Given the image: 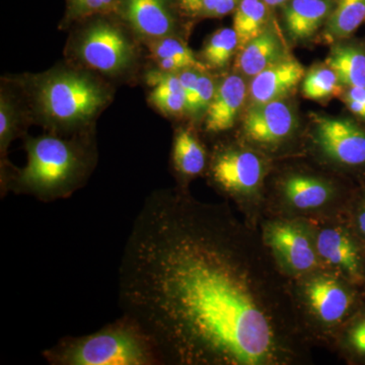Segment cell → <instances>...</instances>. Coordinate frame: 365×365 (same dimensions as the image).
<instances>
[{"label": "cell", "mask_w": 365, "mask_h": 365, "mask_svg": "<svg viewBox=\"0 0 365 365\" xmlns=\"http://www.w3.org/2000/svg\"><path fill=\"white\" fill-rule=\"evenodd\" d=\"M347 218L365 244V190H362L359 195H355L348 210Z\"/></svg>", "instance_id": "f546056e"}, {"label": "cell", "mask_w": 365, "mask_h": 365, "mask_svg": "<svg viewBox=\"0 0 365 365\" xmlns=\"http://www.w3.org/2000/svg\"><path fill=\"white\" fill-rule=\"evenodd\" d=\"M340 97L347 109L362 122H365V88H344Z\"/></svg>", "instance_id": "f1b7e54d"}, {"label": "cell", "mask_w": 365, "mask_h": 365, "mask_svg": "<svg viewBox=\"0 0 365 365\" xmlns=\"http://www.w3.org/2000/svg\"><path fill=\"white\" fill-rule=\"evenodd\" d=\"M105 16H98L79 30L72 49L78 61L88 68L112 76L121 74L133 66L135 47L124 31Z\"/></svg>", "instance_id": "8fae6325"}, {"label": "cell", "mask_w": 365, "mask_h": 365, "mask_svg": "<svg viewBox=\"0 0 365 365\" xmlns=\"http://www.w3.org/2000/svg\"><path fill=\"white\" fill-rule=\"evenodd\" d=\"M335 0H290L281 7L288 36L295 42L311 40L326 25Z\"/></svg>", "instance_id": "e0dca14e"}, {"label": "cell", "mask_w": 365, "mask_h": 365, "mask_svg": "<svg viewBox=\"0 0 365 365\" xmlns=\"http://www.w3.org/2000/svg\"><path fill=\"white\" fill-rule=\"evenodd\" d=\"M150 102L167 116H180L186 112V97L182 88H153Z\"/></svg>", "instance_id": "4316f807"}, {"label": "cell", "mask_w": 365, "mask_h": 365, "mask_svg": "<svg viewBox=\"0 0 365 365\" xmlns=\"http://www.w3.org/2000/svg\"><path fill=\"white\" fill-rule=\"evenodd\" d=\"M241 0H203L198 16L203 18H222L235 13Z\"/></svg>", "instance_id": "4dcf8cb0"}, {"label": "cell", "mask_w": 365, "mask_h": 365, "mask_svg": "<svg viewBox=\"0 0 365 365\" xmlns=\"http://www.w3.org/2000/svg\"><path fill=\"white\" fill-rule=\"evenodd\" d=\"M326 64L336 72L344 88H365V40L348 38L333 43Z\"/></svg>", "instance_id": "d6986e66"}, {"label": "cell", "mask_w": 365, "mask_h": 365, "mask_svg": "<svg viewBox=\"0 0 365 365\" xmlns=\"http://www.w3.org/2000/svg\"><path fill=\"white\" fill-rule=\"evenodd\" d=\"M365 21V0H335V6L326 25L323 38L327 43L351 38Z\"/></svg>", "instance_id": "44dd1931"}, {"label": "cell", "mask_w": 365, "mask_h": 365, "mask_svg": "<svg viewBox=\"0 0 365 365\" xmlns=\"http://www.w3.org/2000/svg\"><path fill=\"white\" fill-rule=\"evenodd\" d=\"M108 101L104 86L83 72L52 71L36 86L37 107L55 128L71 130L85 126Z\"/></svg>", "instance_id": "52a82bcc"}, {"label": "cell", "mask_w": 365, "mask_h": 365, "mask_svg": "<svg viewBox=\"0 0 365 365\" xmlns=\"http://www.w3.org/2000/svg\"><path fill=\"white\" fill-rule=\"evenodd\" d=\"M344 86L341 85L336 72L327 64L316 66L306 72L302 79V91L304 98L324 102L341 96Z\"/></svg>", "instance_id": "603a6c76"}, {"label": "cell", "mask_w": 365, "mask_h": 365, "mask_svg": "<svg viewBox=\"0 0 365 365\" xmlns=\"http://www.w3.org/2000/svg\"><path fill=\"white\" fill-rule=\"evenodd\" d=\"M355 195L342 175L317 163L275 160L266 185L264 215L307 220L336 217L347 215Z\"/></svg>", "instance_id": "7a4b0ae2"}, {"label": "cell", "mask_w": 365, "mask_h": 365, "mask_svg": "<svg viewBox=\"0 0 365 365\" xmlns=\"http://www.w3.org/2000/svg\"><path fill=\"white\" fill-rule=\"evenodd\" d=\"M321 268L338 274L357 288L365 285V244L347 215L309 220Z\"/></svg>", "instance_id": "30bf717a"}, {"label": "cell", "mask_w": 365, "mask_h": 365, "mask_svg": "<svg viewBox=\"0 0 365 365\" xmlns=\"http://www.w3.org/2000/svg\"><path fill=\"white\" fill-rule=\"evenodd\" d=\"M340 348L359 357H365V316L354 317L341 331L334 348Z\"/></svg>", "instance_id": "484cf974"}, {"label": "cell", "mask_w": 365, "mask_h": 365, "mask_svg": "<svg viewBox=\"0 0 365 365\" xmlns=\"http://www.w3.org/2000/svg\"><path fill=\"white\" fill-rule=\"evenodd\" d=\"M118 307L163 365L313 362L290 280L227 200L202 202L179 187L151 193L122 252Z\"/></svg>", "instance_id": "6da1fadb"}, {"label": "cell", "mask_w": 365, "mask_h": 365, "mask_svg": "<svg viewBox=\"0 0 365 365\" xmlns=\"http://www.w3.org/2000/svg\"><path fill=\"white\" fill-rule=\"evenodd\" d=\"M274 163L272 158L237 138L213 146L205 176L215 192L235 204L244 222L258 230Z\"/></svg>", "instance_id": "5b68a950"}, {"label": "cell", "mask_w": 365, "mask_h": 365, "mask_svg": "<svg viewBox=\"0 0 365 365\" xmlns=\"http://www.w3.org/2000/svg\"><path fill=\"white\" fill-rule=\"evenodd\" d=\"M249 91L240 74H230L216 88L204 120L206 133L218 135L234 128Z\"/></svg>", "instance_id": "5bb4252c"}, {"label": "cell", "mask_w": 365, "mask_h": 365, "mask_svg": "<svg viewBox=\"0 0 365 365\" xmlns=\"http://www.w3.org/2000/svg\"><path fill=\"white\" fill-rule=\"evenodd\" d=\"M258 230L262 242L288 279H297L321 268L309 220L264 215Z\"/></svg>", "instance_id": "9c48e42d"}, {"label": "cell", "mask_w": 365, "mask_h": 365, "mask_svg": "<svg viewBox=\"0 0 365 365\" xmlns=\"http://www.w3.org/2000/svg\"><path fill=\"white\" fill-rule=\"evenodd\" d=\"M210 151L191 129L179 128L173 140L170 163L179 188L189 190V184L206 174Z\"/></svg>", "instance_id": "2e32d148"}, {"label": "cell", "mask_w": 365, "mask_h": 365, "mask_svg": "<svg viewBox=\"0 0 365 365\" xmlns=\"http://www.w3.org/2000/svg\"><path fill=\"white\" fill-rule=\"evenodd\" d=\"M270 7L263 0H241L234 16V30L239 50L259 35L272 21Z\"/></svg>", "instance_id": "7402d4cb"}, {"label": "cell", "mask_w": 365, "mask_h": 365, "mask_svg": "<svg viewBox=\"0 0 365 365\" xmlns=\"http://www.w3.org/2000/svg\"><path fill=\"white\" fill-rule=\"evenodd\" d=\"M237 52L235 69L250 78L289 56L273 21L258 37L250 41Z\"/></svg>", "instance_id": "ac0fdd59"}, {"label": "cell", "mask_w": 365, "mask_h": 365, "mask_svg": "<svg viewBox=\"0 0 365 365\" xmlns=\"http://www.w3.org/2000/svg\"><path fill=\"white\" fill-rule=\"evenodd\" d=\"M239 50V41L234 28L216 31L206 43L202 51L204 63L209 68H223Z\"/></svg>", "instance_id": "cb8c5ba5"}, {"label": "cell", "mask_w": 365, "mask_h": 365, "mask_svg": "<svg viewBox=\"0 0 365 365\" xmlns=\"http://www.w3.org/2000/svg\"><path fill=\"white\" fill-rule=\"evenodd\" d=\"M42 356L51 365H163L150 336L122 314L96 332L61 338Z\"/></svg>", "instance_id": "277c9868"}, {"label": "cell", "mask_w": 365, "mask_h": 365, "mask_svg": "<svg viewBox=\"0 0 365 365\" xmlns=\"http://www.w3.org/2000/svg\"><path fill=\"white\" fill-rule=\"evenodd\" d=\"M300 324L312 344L332 350L338 336L357 313L359 288L319 268L290 280Z\"/></svg>", "instance_id": "8992f818"}, {"label": "cell", "mask_w": 365, "mask_h": 365, "mask_svg": "<svg viewBox=\"0 0 365 365\" xmlns=\"http://www.w3.org/2000/svg\"><path fill=\"white\" fill-rule=\"evenodd\" d=\"M178 4L185 14L198 16L202 7L203 0H178Z\"/></svg>", "instance_id": "1f68e13d"}, {"label": "cell", "mask_w": 365, "mask_h": 365, "mask_svg": "<svg viewBox=\"0 0 365 365\" xmlns=\"http://www.w3.org/2000/svg\"><path fill=\"white\" fill-rule=\"evenodd\" d=\"M25 150L26 165L14 170L9 192L43 202L71 197L86 184L95 168V150L83 139L26 137Z\"/></svg>", "instance_id": "3957f363"}, {"label": "cell", "mask_w": 365, "mask_h": 365, "mask_svg": "<svg viewBox=\"0 0 365 365\" xmlns=\"http://www.w3.org/2000/svg\"><path fill=\"white\" fill-rule=\"evenodd\" d=\"M299 121L295 109L282 100L250 106L242 122V139L273 160L292 151Z\"/></svg>", "instance_id": "7c38bea8"}, {"label": "cell", "mask_w": 365, "mask_h": 365, "mask_svg": "<svg viewBox=\"0 0 365 365\" xmlns=\"http://www.w3.org/2000/svg\"><path fill=\"white\" fill-rule=\"evenodd\" d=\"M150 51L151 58L157 62L160 71L179 72L193 68L206 71L209 68L204 62L197 58L188 46L177 38L165 37L153 41Z\"/></svg>", "instance_id": "ffe728a7"}, {"label": "cell", "mask_w": 365, "mask_h": 365, "mask_svg": "<svg viewBox=\"0 0 365 365\" xmlns=\"http://www.w3.org/2000/svg\"><path fill=\"white\" fill-rule=\"evenodd\" d=\"M307 151L314 163L337 174L365 170V127L351 118L314 114Z\"/></svg>", "instance_id": "ba28073f"}, {"label": "cell", "mask_w": 365, "mask_h": 365, "mask_svg": "<svg viewBox=\"0 0 365 365\" xmlns=\"http://www.w3.org/2000/svg\"><path fill=\"white\" fill-rule=\"evenodd\" d=\"M178 0H119L115 13L145 40L172 37L178 29Z\"/></svg>", "instance_id": "4fadbf2b"}, {"label": "cell", "mask_w": 365, "mask_h": 365, "mask_svg": "<svg viewBox=\"0 0 365 365\" xmlns=\"http://www.w3.org/2000/svg\"><path fill=\"white\" fill-rule=\"evenodd\" d=\"M306 76L304 66L288 56L251 78L249 96L252 105L282 100L295 90Z\"/></svg>", "instance_id": "9a60e30c"}, {"label": "cell", "mask_w": 365, "mask_h": 365, "mask_svg": "<svg viewBox=\"0 0 365 365\" xmlns=\"http://www.w3.org/2000/svg\"><path fill=\"white\" fill-rule=\"evenodd\" d=\"M263 1L265 2L270 9H278V7L281 9V7L287 4L290 0H263Z\"/></svg>", "instance_id": "d6a6232c"}, {"label": "cell", "mask_w": 365, "mask_h": 365, "mask_svg": "<svg viewBox=\"0 0 365 365\" xmlns=\"http://www.w3.org/2000/svg\"><path fill=\"white\" fill-rule=\"evenodd\" d=\"M119 0H66V21H83L115 13Z\"/></svg>", "instance_id": "d4e9b609"}, {"label": "cell", "mask_w": 365, "mask_h": 365, "mask_svg": "<svg viewBox=\"0 0 365 365\" xmlns=\"http://www.w3.org/2000/svg\"><path fill=\"white\" fill-rule=\"evenodd\" d=\"M215 83L213 79L206 74L205 71H201L197 81L193 97L187 105L186 112L193 117L206 114L209 105L215 97Z\"/></svg>", "instance_id": "83f0119b"}]
</instances>
